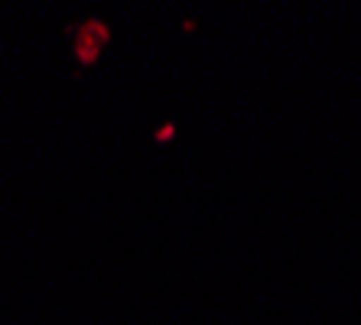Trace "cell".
<instances>
[{
  "label": "cell",
  "instance_id": "obj_1",
  "mask_svg": "<svg viewBox=\"0 0 361 325\" xmlns=\"http://www.w3.org/2000/svg\"><path fill=\"white\" fill-rule=\"evenodd\" d=\"M111 42V26L98 17H85L75 26V39H72V52H75V62L82 68H92L101 59V52L108 49Z\"/></svg>",
  "mask_w": 361,
  "mask_h": 325
}]
</instances>
